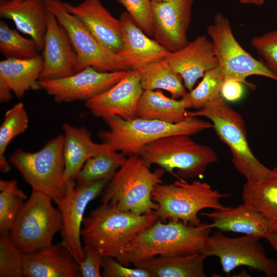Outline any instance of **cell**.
I'll use <instances>...</instances> for the list:
<instances>
[{
	"instance_id": "6da1fadb",
	"label": "cell",
	"mask_w": 277,
	"mask_h": 277,
	"mask_svg": "<svg viewBox=\"0 0 277 277\" xmlns=\"http://www.w3.org/2000/svg\"><path fill=\"white\" fill-rule=\"evenodd\" d=\"M209 224L194 226L182 221L159 220L138 233L123 249L117 261L129 266L156 256H186L203 253L211 229Z\"/></svg>"
},
{
	"instance_id": "7a4b0ae2",
	"label": "cell",
	"mask_w": 277,
	"mask_h": 277,
	"mask_svg": "<svg viewBox=\"0 0 277 277\" xmlns=\"http://www.w3.org/2000/svg\"><path fill=\"white\" fill-rule=\"evenodd\" d=\"M159 220L155 211L137 215L101 204L84 217L81 239L84 244L93 246L103 256L118 261L125 246Z\"/></svg>"
},
{
	"instance_id": "3957f363",
	"label": "cell",
	"mask_w": 277,
	"mask_h": 277,
	"mask_svg": "<svg viewBox=\"0 0 277 277\" xmlns=\"http://www.w3.org/2000/svg\"><path fill=\"white\" fill-rule=\"evenodd\" d=\"M199 116L210 121L217 135L229 148L233 166L246 183L255 185L269 176L271 169L259 161L249 145L244 119L222 97L196 111H189V118Z\"/></svg>"
},
{
	"instance_id": "277c9868",
	"label": "cell",
	"mask_w": 277,
	"mask_h": 277,
	"mask_svg": "<svg viewBox=\"0 0 277 277\" xmlns=\"http://www.w3.org/2000/svg\"><path fill=\"white\" fill-rule=\"evenodd\" d=\"M165 172L161 168L151 171L140 155L128 156L104 189L101 204L137 215L151 213L158 207L152 192L164 183L161 177Z\"/></svg>"
},
{
	"instance_id": "5b68a950",
	"label": "cell",
	"mask_w": 277,
	"mask_h": 277,
	"mask_svg": "<svg viewBox=\"0 0 277 277\" xmlns=\"http://www.w3.org/2000/svg\"><path fill=\"white\" fill-rule=\"evenodd\" d=\"M108 129L98 136L102 143L126 156L138 155L147 144L173 135H193L212 127L211 123L194 117L178 123L136 117L126 120L118 116L104 119Z\"/></svg>"
},
{
	"instance_id": "8992f818",
	"label": "cell",
	"mask_w": 277,
	"mask_h": 277,
	"mask_svg": "<svg viewBox=\"0 0 277 277\" xmlns=\"http://www.w3.org/2000/svg\"><path fill=\"white\" fill-rule=\"evenodd\" d=\"M151 195L158 206L155 212L161 221H182L194 226L202 223L198 216L200 211L225 208L221 200L230 196L213 189L206 182L195 180L188 183L184 180L159 184Z\"/></svg>"
},
{
	"instance_id": "52a82bcc",
	"label": "cell",
	"mask_w": 277,
	"mask_h": 277,
	"mask_svg": "<svg viewBox=\"0 0 277 277\" xmlns=\"http://www.w3.org/2000/svg\"><path fill=\"white\" fill-rule=\"evenodd\" d=\"M139 155L149 166L157 165L179 180L201 177L209 165L218 161L211 147L194 142L186 134L167 136L152 142Z\"/></svg>"
},
{
	"instance_id": "ba28073f",
	"label": "cell",
	"mask_w": 277,
	"mask_h": 277,
	"mask_svg": "<svg viewBox=\"0 0 277 277\" xmlns=\"http://www.w3.org/2000/svg\"><path fill=\"white\" fill-rule=\"evenodd\" d=\"M53 200L32 190L9 231L11 243L23 254L51 246L54 235L63 229L62 217Z\"/></svg>"
},
{
	"instance_id": "9c48e42d",
	"label": "cell",
	"mask_w": 277,
	"mask_h": 277,
	"mask_svg": "<svg viewBox=\"0 0 277 277\" xmlns=\"http://www.w3.org/2000/svg\"><path fill=\"white\" fill-rule=\"evenodd\" d=\"M9 160L32 190L44 194L53 201L66 195L67 183L63 179L65 162L62 134L50 139L37 151L28 152L17 149Z\"/></svg>"
},
{
	"instance_id": "30bf717a",
	"label": "cell",
	"mask_w": 277,
	"mask_h": 277,
	"mask_svg": "<svg viewBox=\"0 0 277 277\" xmlns=\"http://www.w3.org/2000/svg\"><path fill=\"white\" fill-rule=\"evenodd\" d=\"M207 32L224 81H238L250 88H254V85L246 79L251 75L263 76L277 81V77L263 61L255 58L241 46L233 33L229 19L221 13L215 15L213 23L207 27Z\"/></svg>"
},
{
	"instance_id": "8fae6325",
	"label": "cell",
	"mask_w": 277,
	"mask_h": 277,
	"mask_svg": "<svg viewBox=\"0 0 277 277\" xmlns=\"http://www.w3.org/2000/svg\"><path fill=\"white\" fill-rule=\"evenodd\" d=\"M48 11L52 13L66 31L74 48L77 62L76 72L87 67L102 72L130 70L118 54L101 44L83 24L64 7L61 0H45Z\"/></svg>"
},
{
	"instance_id": "7c38bea8",
	"label": "cell",
	"mask_w": 277,
	"mask_h": 277,
	"mask_svg": "<svg viewBox=\"0 0 277 277\" xmlns=\"http://www.w3.org/2000/svg\"><path fill=\"white\" fill-rule=\"evenodd\" d=\"M260 239L252 235L230 238L218 231L209 236L203 252L217 256L223 272L229 275L235 268L247 266L267 277L277 274V260L267 256Z\"/></svg>"
},
{
	"instance_id": "4fadbf2b",
	"label": "cell",
	"mask_w": 277,
	"mask_h": 277,
	"mask_svg": "<svg viewBox=\"0 0 277 277\" xmlns=\"http://www.w3.org/2000/svg\"><path fill=\"white\" fill-rule=\"evenodd\" d=\"M109 182L100 180L76 185L75 181H69L67 183L66 195L53 200L62 217V242L78 265L84 257L81 231L85 210L91 201L103 192Z\"/></svg>"
},
{
	"instance_id": "5bb4252c",
	"label": "cell",
	"mask_w": 277,
	"mask_h": 277,
	"mask_svg": "<svg viewBox=\"0 0 277 277\" xmlns=\"http://www.w3.org/2000/svg\"><path fill=\"white\" fill-rule=\"evenodd\" d=\"M129 70L102 72L87 67L70 76L39 80L38 83L41 89L56 102H85L111 87L125 76Z\"/></svg>"
},
{
	"instance_id": "9a60e30c",
	"label": "cell",
	"mask_w": 277,
	"mask_h": 277,
	"mask_svg": "<svg viewBox=\"0 0 277 277\" xmlns=\"http://www.w3.org/2000/svg\"><path fill=\"white\" fill-rule=\"evenodd\" d=\"M193 0L152 3L153 36L170 52L185 47Z\"/></svg>"
},
{
	"instance_id": "2e32d148",
	"label": "cell",
	"mask_w": 277,
	"mask_h": 277,
	"mask_svg": "<svg viewBox=\"0 0 277 277\" xmlns=\"http://www.w3.org/2000/svg\"><path fill=\"white\" fill-rule=\"evenodd\" d=\"M143 91L139 70L128 74L111 87L84 102L85 107L95 117L105 119L118 116L128 120L137 117V108Z\"/></svg>"
},
{
	"instance_id": "e0dca14e",
	"label": "cell",
	"mask_w": 277,
	"mask_h": 277,
	"mask_svg": "<svg viewBox=\"0 0 277 277\" xmlns=\"http://www.w3.org/2000/svg\"><path fill=\"white\" fill-rule=\"evenodd\" d=\"M39 80L65 77L76 72L77 56L69 37L55 16L48 11Z\"/></svg>"
},
{
	"instance_id": "ac0fdd59",
	"label": "cell",
	"mask_w": 277,
	"mask_h": 277,
	"mask_svg": "<svg viewBox=\"0 0 277 277\" xmlns=\"http://www.w3.org/2000/svg\"><path fill=\"white\" fill-rule=\"evenodd\" d=\"M63 4L104 47L115 53L120 51L123 45L120 20L114 17L100 0H84L77 5L63 2Z\"/></svg>"
},
{
	"instance_id": "d6986e66",
	"label": "cell",
	"mask_w": 277,
	"mask_h": 277,
	"mask_svg": "<svg viewBox=\"0 0 277 277\" xmlns=\"http://www.w3.org/2000/svg\"><path fill=\"white\" fill-rule=\"evenodd\" d=\"M165 60L182 77L189 91L207 71L218 66L212 42L204 35H198L182 49L170 52Z\"/></svg>"
},
{
	"instance_id": "ffe728a7",
	"label": "cell",
	"mask_w": 277,
	"mask_h": 277,
	"mask_svg": "<svg viewBox=\"0 0 277 277\" xmlns=\"http://www.w3.org/2000/svg\"><path fill=\"white\" fill-rule=\"evenodd\" d=\"M123 32V45L117 53L130 69L138 70L151 63L164 60L170 53L155 39L146 35L128 13L119 18Z\"/></svg>"
},
{
	"instance_id": "44dd1931",
	"label": "cell",
	"mask_w": 277,
	"mask_h": 277,
	"mask_svg": "<svg viewBox=\"0 0 277 277\" xmlns=\"http://www.w3.org/2000/svg\"><path fill=\"white\" fill-rule=\"evenodd\" d=\"M26 277H80L78 264L61 242L24 256Z\"/></svg>"
},
{
	"instance_id": "7402d4cb",
	"label": "cell",
	"mask_w": 277,
	"mask_h": 277,
	"mask_svg": "<svg viewBox=\"0 0 277 277\" xmlns=\"http://www.w3.org/2000/svg\"><path fill=\"white\" fill-rule=\"evenodd\" d=\"M0 16L12 21L17 29L28 35L42 51L48 12L45 0H1Z\"/></svg>"
},
{
	"instance_id": "603a6c76",
	"label": "cell",
	"mask_w": 277,
	"mask_h": 277,
	"mask_svg": "<svg viewBox=\"0 0 277 277\" xmlns=\"http://www.w3.org/2000/svg\"><path fill=\"white\" fill-rule=\"evenodd\" d=\"M64 182L75 181L76 177L85 162L90 158L108 149L105 143H96L90 132L84 126L76 127L65 123L62 126Z\"/></svg>"
},
{
	"instance_id": "cb8c5ba5",
	"label": "cell",
	"mask_w": 277,
	"mask_h": 277,
	"mask_svg": "<svg viewBox=\"0 0 277 277\" xmlns=\"http://www.w3.org/2000/svg\"><path fill=\"white\" fill-rule=\"evenodd\" d=\"M200 214L212 221L211 228L222 232L231 231L265 239L270 233L268 223L256 211L243 203L236 207L227 206Z\"/></svg>"
},
{
	"instance_id": "d4e9b609",
	"label": "cell",
	"mask_w": 277,
	"mask_h": 277,
	"mask_svg": "<svg viewBox=\"0 0 277 277\" xmlns=\"http://www.w3.org/2000/svg\"><path fill=\"white\" fill-rule=\"evenodd\" d=\"M203 253L186 256H156L133 263L147 271L151 277H205Z\"/></svg>"
},
{
	"instance_id": "484cf974",
	"label": "cell",
	"mask_w": 277,
	"mask_h": 277,
	"mask_svg": "<svg viewBox=\"0 0 277 277\" xmlns=\"http://www.w3.org/2000/svg\"><path fill=\"white\" fill-rule=\"evenodd\" d=\"M43 68L39 55L29 58H6L0 62V78L21 98L30 90L41 89L38 82Z\"/></svg>"
},
{
	"instance_id": "4316f807",
	"label": "cell",
	"mask_w": 277,
	"mask_h": 277,
	"mask_svg": "<svg viewBox=\"0 0 277 277\" xmlns=\"http://www.w3.org/2000/svg\"><path fill=\"white\" fill-rule=\"evenodd\" d=\"M182 98H170L160 91L143 90L137 108V117L178 123L189 118Z\"/></svg>"
},
{
	"instance_id": "83f0119b",
	"label": "cell",
	"mask_w": 277,
	"mask_h": 277,
	"mask_svg": "<svg viewBox=\"0 0 277 277\" xmlns=\"http://www.w3.org/2000/svg\"><path fill=\"white\" fill-rule=\"evenodd\" d=\"M242 195L244 203L266 220L270 232L277 234V167L261 182L255 185L245 183Z\"/></svg>"
},
{
	"instance_id": "f1b7e54d",
	"label": "cell",
	"mask_w": 277,
	"mask_h": 277,
	"mask_svg": "<svg viewBox=\"0 0 277 277\" xmlns=\"http://www.w3.org/2000/svg\"><path fill=\"white\" fill-rule=\"evenodd\" d=\"M138 70L143 90H164L175 99L182 98L187 93L182 77L165 60L151 63Z\"/></svg>"
},
{
	"instance_id": "f546056e",
	"label": "cell",
	"mask_w": 277,
	"mask_h": 277,
	"mask_svg": "<svg viewBox=\"0 0 277 277\" xmlns=\"http://www.w3.org/2000/svg\"><path fill=\"white\" fill-rule=\"evenodd\" d=\"M126 159L127 156L110 147L85 162L76 177V185L100 180L110 181Z\"/></svg>"
},
{
	"instance_id": "4dcf8cb0",
	"label": "cell",
	"mask_w": 277,
	"mask_h": 277,
	"mask_svg": "<svg viewBox=\"0 0 277 277\" xmlns=\"http://www.w3.org/2000/svg\"><path fill=\"white\" fill-rule=\"evenodd\" d=\"M29 117L23 103L14 105L5 113L0 127V170L3 173L10 171L11 166L5 153L10 142L28 128Z\"/></svg>"
},
{
	"instance_id": "1f68e13d",
	"label": "cell",
	"mask_w": 277,
	"mask_h": 277,
	"mask_svg": "<svg viewBox=\"0 0 277 277\" xmlns=\"http://www.w3.org/2000/svg\"><path fill=\"white\" fill-rule=\"evenodd\" d=\"M223 82V75L219 66L207 71L197 86L181 98L186 108L198 110L221 97Z\"/></svg>"
},
{
	"instance_id": "d6a6232c",
	"label": "cell",
	"mask_w": 277,
	"mask_h": 277,
	"mask_svg": "<svg viewBox=\"0 0 277 277\" xmlns=\"http://www.w3.org/2000/svg\"><path fill=\"white\" fill-rule=\"evenodd\" d=\"M27 199L16 180L0 181V234L9 231Z\"/></svg>"
},
{
	"instance_id": "836d02e7",
	"label": "cell",
	"mask_w": 277,
	"mask_h": 277,
	"mask_svg": "<svg viewBox=\"0 0 277 277\" xmlns=\"http://www.w3.org/2000/svg\"><path fill=\"white\" fill-rule=\"evenodd\" d=\"M0 51L6 58H29L38 55L35 42L0 22Z\"/></svg>"
},
{
	"instance_id": "e575fe53",
	"label": "cell",
	"mask_w": 277,
	"mask_h": 277,
	"mask_svg": "<svg viewBox=\"0 0 277 277\" xmlns=\"http://www.w3.org/2000/svg\"><path fill=\"white\" fill-rule=\"evenodd\" d=\"M24 256L10 241L9 234L0 238V276L21 277L24 276Z\"/></svg>"
},
{
	"instance_id": "d590c367",
	"label": "cell",
	"mask_w": 277,
	"mask_h": 277,
	"mask_svg": "<svg viewBox=\"0 0 277 277\" xmlns=\"http://www.w3.org/2000/svg\"><path fill=\"white\" fill-rule=\"evenodd\" d=\"M251 44L268 69L277 77V29L254 36Z\"/></svg>"
},
{
	"instance_id": "8d00e7d4",
	"label": "cell",
	"mask_w": 277,
	"mask_h": 277,
	"mask_svg": "<svg viewBox=\"0 0 277 277\" xmlns=\"http://www.w3.org/2000/svg\"><path fill=\"white\" fill-rule=\"evenodd\" d=\"M135 24L148 36H153L151 0H116Z\"/></svg>"
},
{
	"instance_id": "74e56055",
	"label": "cell",
	"mask_w": 277,
	"mask_h": 277,
	"mask_svg": "<svg viewBox=\"0 0 277 277\" xmlns=\"http://www.w3.org/2000/svg\"><path fill=\"white\" fill-rule=\"evenodd\" d=\"M103 277H151L146 270L135 267L131 268L115 259L104 256L102 266Z\"/></svg>"
},
{
	"instance_id": "f35d334b",
	"label": "cell",
	"mask_w": 277,
	"mask_h": 277,
	"mask_svg": "<svg viewBox=\"0 0 277 277\" xmlns=\"http://www.w3.org/2000/svg\"><path fill=\"white\" fill-rule=\"evenodd\" d=\"M83 259L79 264L83 277H100L101 276L103 256L93 246L84 244L83 246Z\"/></svg>"
},
{
	"instance_id": "ab89813d",
	"label": "cell",
	"mask_w": 277,
	"mask_h": 277,
	"mask_svg": "<svg viewBox=\"0 0 277 277\" xmlns=\"http://www.w3.org/2000/svg\"><path fill=\"white\" fill-rule=\"evenodd\" d=\"M244 93V86L242 82L232 80L224 81L221 96L227 102H235L240 100Z\"/></svg>"
},
{
	"instance_id": "60d3db41",
	"label": "cell",
	"mask_w": 277,
	"mask_h": 277,
	"mask_svg": "<svg viewBox=\"0 0 277 277\" xmlns=\"http://www.w3.org/2000/svg\"><path fill=\"white\" fill-rule=\"evenodd\" d=\"M13 92L8 85L0 78V102L6 103L12 98Z\"/></svg>"
},
{
	"instance_id": "b9f144b4",
	"label": "cell",
	"mask_w": 277,
	"mask_h": 277,
	"mask_svg": "<svg viewBox=\"0 0 277 277\" xmlns=\"http://www.w3.org/2000/svg\"><path fill=\"white\" fill-rule=\"evenodd\" d=\"M271 247L277 252V234L270 233L265 238Z\"/></svg>"
},
{
	"instance_id": "7bdbcfd3",
	"label": "cell",
	"mask_w": 277,
	"mask_h": 277,
	"mask_svg": "<svg viewBox=\"0 0 277 277\" xmlns=\"http://www.w3.org/2000/svg\"><path fill=\"white\" fill-rule=\"evenodd\" d=\"M243 4H251L258 6L263 5L266 0H235Z\"/></svg>"
},
{
	"instance_id": "ee69618b",
	"label": "cell",
	"mask_w": 277,
	"mask_h": 277,
	"mask_svg": "<svg viewBox=\"0 0 277 277\" xmlns=\"http://www.w3.org/2000/svg\"><path fill=\"white\" fill-rule=\"evenodd\" d=\"M170 0H151V2L152 3H161V2H167Z\"/></svg>"
},
{
	"instance_id": "f6af8a7d",
	"label": "cell",
	"mask_w": 277,
	"mask_h": 277,
	"mask_svg": "<svg viewBox=\"0 0 277 277\" xmlns=\"http://www.w3.org/2000/svg\"><path fill=\"white\" fill-rule=\"evenodd\" d=\"M1 1V0H0Z\"/></svg>"
}]
</instances>
